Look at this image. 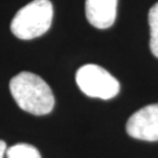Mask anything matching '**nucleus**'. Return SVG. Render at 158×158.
Returning <instances> with one entry per match:
<instances>
[{"label": "nucleus", "mask_w": 158, "mask_h": 158, "mask_svg": "<svg viewBox=\"0 0 158 158\" xmlns=\"http://www.w3.org/2000/svg\"><path fill=\"white\" fill-rule=\"evenodd\" d=\"M11 96L22 110L33 115H46L55 107V97L49 85L31 72H21L9 82Z\"/></svg>", "instance_id": "1"}, {"label": "nucleus", "mask_w": 158, "mask_h": 158, "mask_svg": "<svg viewBox=\"0 0 158 158\" xmlns=\"http://www.w3.org/2000/svg\"><path fill=\"white\" fill-rule=\"evenodd\" d=\"M52 17L53 8L49 0H33L15 14L10 30L19 39L37 38L49 30Z\"/></svg>", "instance_id": "2"}, {"label": "nucleus", "mask_w": 158, "mask_h": 158, "mask_svg": "<svg viewBox=\"0 0 158 158\" xmlns=\"http://www.w3.org/2000/svg\"><path fill=\"white\" fill-rule=\"evenodd\" d=\"M75 78L80 90L90 98L109 100L117 96L120 90L117 79L101 66L94 64L80 67Z\"/></svg>", "instance_id": "3"}, {"label": "nucleus", "mask_w": 158, "mask_h": 158, "mask_svg": "<svg viewBox=\"0 0 158 158\" xmlns=\"http://www.w3.org/2000/svg\"><path fill=\"white\" fill-rule=\"evenodd\" d=\"M126 131L131 137L142 141H158V104L138 110L129 117Z\"/></svg>", "instance_id": "4"}, {"label": "nucleus", "mask_w": 158, "mask_h": 158, "mask_svg": "<svg viewBox=\"0 0 158 158\" xmlns=\"http://www.w3.org/2000/svg\"><path fill=\"white\" fill-rule=\"evenodd\" d=\"M118 0H85V15L90 25L107 29L115 22Z\"/></svg>", "instance_id": "5"}, {"label": "nucleus", "mask_w": 158, "mask_h": 158, "mask_svg": "<svg viewBox=\"0 0 158 158\" xmlns=\"http://www.w3.org/2000/svg\"><path fill=\"white\" fill-rule=\"evenodd\" d=\"M148 22L150 27V48L153 55L158 58V2L150 8Z\"/></svg>", "instance_id": "6"}, {"label": "nucleus", "mask_w": 158, "mask_h": 158, "mask_svg": "<svg viewBox=\"0 0 158 158\" xmlns=\"http://www.w3.org/2000/svg\"><path fill=\"white\" fill-rule=\"evenodd\" d=\"M7 158H41L39 151L29 144H17L6 149Z\"/></svg>", "instance_id": "7"}, {"label": "nucleus", "mask_w": 158, "mask_h": 158, "mask_svg": "<svg viewBox=\"0 0 158 158\" xmlns=\"http://www.w3.org/2000/svg\"><path fill=\"white\" fill-rule=\"evenodd\" d=\"M6 149H7V147H6L5 142L0 140V158H4L5 153H6Z\"/></svg>", "instance_id": "8"}]
</instances>
